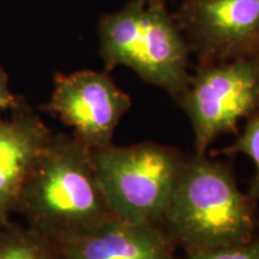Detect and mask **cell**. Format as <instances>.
<instances>
[{
  "instance_id": "obj_13",
  "label": "cell",
  "mask_w": 259,
  "mask_h": 259,
  "mask_svg": "<svg viewBox=\"0 0 259 259\" xmlns=\"http://www.w3.org/2000/svg\"><path fill=\"white\" fill-rule=\"evenodd\" d=\"M24 102L23 99L15 96L9 88L8 74L0 65V114L4 112H12Z\"/></svg>"
},
{
  "instance_id": "obj_15",
  "label": "cell",
  "mask_w": 259,
  "mask_h": 259,
  "mask_svg": "<svg viewBox=\"0 0 259 259\" xmlns=\"http://www.w3.org/2000/svg\"><path fill=\"white\" fill-rule=\"evenodd\" d=\"M139 2L148 3V4H156V3H162V4H164V2H166V0H139Z\"/></svg>"
},
{
  "instance_id": "obj_5",
  "label": "cell",
  "mask_w": 259,
  "mask_h": 259,
  "mask_svg": "<svg viewBox=\"0 0 259 259\" xmlns=\"http://www.w3.org/2000/svg\"><path fill=\"white\" fill-rule=\"evenodd\" d=\"M174 100L192 125L194 153L205 154L220 135H238L239 121L259 112V57L198 65Z\"/></svg>"
},
{
  "instance_id": "obj_6",
  "label": "cell",
  "mask_w": 259,
  "mask_h": 259,
  "mask_svg": "<svg viewBox=\"0 0 259 259\" xmlns=\"http://www.w3.org/2000/svg\"><path fill=\"white\" fill-rule=\"evenodd\" d=\"M173 16L198 65L259 57V0H184Z\"/></svg>"
},
{
  "instance_id": "obj_4",
  "label": "cell",
  "mask_w": 259,
  "mask_h": 259,
  "mask_svg": "<svg viewBox=\"0 0 259 259\" xmlns=\"http://www.w3.org/2000/svg\"><path fill=\"white\" fill-rule=\"evenodd\" d=\"M109 210L131 223L161 225L186 157L154 142L92 150Z\"/></svg>"
},
{
  "instance_id": "obj_8",
  "label": "cell",
  "mask_w": 259,
  "mask_h": 259,
  "mask_svg": "<svg viewBox=\"0 0 259 259\" xmlns=\"http://www.w3.org/2000/svg\"><path fill=\"white\" fill-rule=\"evenodd\" d=\"M54 244L59 259H176V245L161 225L115 216Z\"/></svg>"
},
{
  "instance_id": "obj_1",
  "label": "cell",
  "mask_w": 259,
  "mask_h": 259,
  "mask_svg": "<svg viewBox=\"0 0 259 259\" xmlns=\"http://www.w3.org/2000/svg\"><path fill=\"white\" fill-rule=\"evenodd\" d=\"M161 226L185 253L245 244L258 235L257 203L239 189L232 164L186 157Z\"/></svg>"
},
{
  "instance_id": "obj_12",
  "label": "cell",
  "mask_w": 259,
  "mask_h": 259,
  "mask_svg": "<svg viewBox=\"0 0 259 259\" xmlns=\"http://www.w3.org/2000/svg\"><path fill=\"white\" fill-rule=\"evenodd\" d=\"M176 259H259V234L245 244L196 253H185L184 257H176Z\"/></svg>"
},
{
  "instance_id": "obj_11",
  "label": "cell",
  "mask_w": 259,
  "mask_h": 259,
  "mask_svg": "<svg viewBox=\"0 0 259 259\" xmlns=\"http://www.w3.org/2000/svg\"><path fill=\"white\" fill-rule=\"evenodd\" d=\"M216 155L221 154L226 156H234L236 154H244L253 161L255 166V174L251 180L248 197L258 203L259 200V112L247 118L244 130L238 138L229 147L216 151Z\"/></svg>"
},
{
  "instance_id": "obj_7",
  "label": "cell",
  "mask_w": 259,
  "mask_h": 259,
  "mask_svg": "<svg viewBox=\"0 0 259 259\" xmlns=\"http://www.w3.org/2000/svg\"><path fill=\"white\" fill-rule=\"evenodd\" d=\"M131 107V97L116 87L108 71L82 70L54 74L51 100L41 111L70 126L92 150L112 145L113 135Z\"/></svg>"
},
{
  "instance_id": "obj_10",
  "label": "cell",
  "mask_w": 259,
  "mask_h": 259,
  "mask_svg": "<svg viewBox=\"0 0 259 259\" xmlns=\"http://www.w3.org/2000/svg\"><path fill=\"white\" fill-rule=\"evenodd\" d=\"M0 259H59L56 244L30 227L10 222L0 233Z\"/></svg>"
},
{
  "instance_id": "obj_3",
  "label": "cell",
  "mask_w": 259,
  "mask_h": 259,
  "mask_svg": "<svg viewBox=\"0 0 259 259\" xmlns=\"http://www.w3.org/2000/svg\"><path fill=\"white\" fill-rule=\"evenodd\" d=\"M99 37L100 56L108 72L127 66L173 99L189 84L190 46L162 3L131 0L120 11L102 16Z\"/></svg>"
},
{
  "instance_id": "obj_14",
  "label": "cell",
  "mask_w": 259,
  "mask_h": 259,
  "mask_svg": "<svg viewBox=\"0 0 259 259\" xmlns=\"http://www.w3.org/2000/svg\"><path fill=\"white\" fill-rule=\"evenodd\" d=\"M9 213L5 212L4 210L0 209V233L3 232V229L5 228L6 226L10 223V219H9Z\"/></svg>"
},
{
  "instance_id": "obj_2",
  "label": "cell",
  "mask_w": 259,
  "mask_h": 259,
  "mask_svg": "<svg viewBox=\"0 0 259 259\" xmlns=\"http://www.w3.org/2000/svg\"><path fill=\"white\" fill-rule=\"evenodd\" d=\"M15 212L57 241L111 216L92 158L73 135H52L18 196Z\"/></svg>"
},
{
  "instance_id": "obj_9",
  "label": "cell",
  "mask_w": 259,
  "mask_h": 259,
  "mask_svg": "<svg viewBox=\"0 0 259 259\" xmlns=\"http://www.w3.org/2000/svg\"><path fill=\"white\" fill-rule=\"evenodd\" d=\"M52 135L25 102L11 118L0 120V209L9 215L15 212L22 187Z\"/></svg>"
}]
</instances>
